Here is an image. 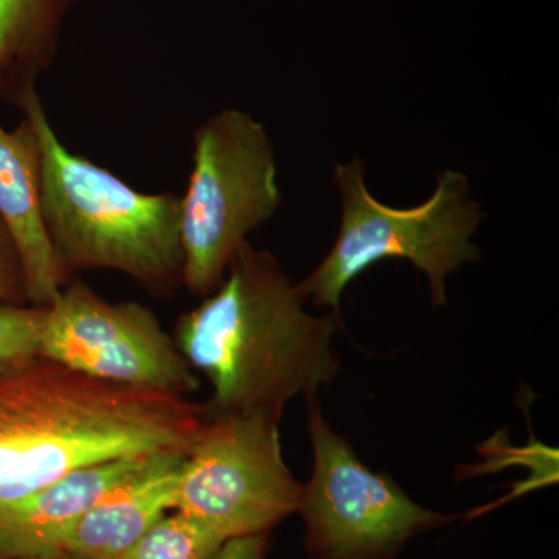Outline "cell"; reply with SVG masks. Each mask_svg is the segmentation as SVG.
<instances>
[{
    "instance_id": "cell-1",
    "label": "cell",
    "mask_w": 559,
    "mask_h": 559,
    "mask_svg": "<svg viewBox=\"0 0 559 559\" xmlns=\"http://www.w3.org/2000/svg\"><path fill=\"white\" fill-rule=\"evenodd\" d=\"M307 297L266 250L246 242L223 283L180 316L175 341L210 382L207 418L282 419L296 396L316 395L341 369L333 349L341 312L314 316Z\"/></svg>"
},
{
    "instance_id": "cell-2",
    "label": "cell",
    "mask_w": 559,
    "mask_h": 559,
    "mask_svg": "<svg viewBox=\"0 0 559 559\" xmlns=\"http://www.w3.org/2000/svg\"><path fill=\"white\" fill-rule=\"evenodd\" d=\"M204 404L86 377L36 356L0 373V502L72 471L160 452H189Z\"/></svg>"
},
{
    "instance_id": "cell-3",
    "label": "cell",
    "mask_w": 559,
    "mask_h": 559,
    "mask_svg": "<svg viewBox=\"0 0 559 559\" xmlns=\"http://www.w3.org/2000/svg\"><path fill=\"white\" fill-rule=\"evenodd\" d=\"M17 100L38 132L44 224L64 271L120 272L160 297L183 286L180 198L142 193L72 153L35 87Z\"/></svg>"
},
{
    "instance_id": "cell-4",
    "label": "cell",
    "mask_w": 559,
    "mask_h": 559,
    "mask_svg": "<svg viewBox=\"0 0 559 559\" xmlns=\"http://www.w3.org/2000/svg\"><path fill=\"white\" fill-rule=\"evenodd\" d=\"M334 183L341 194V226L322 263L299 283L314 307L341 312L342 294L378 261L407 260L426 275L433 307L447 305V277L480 259L471 241L485 218L471 200L469 179L459 171L439 176L428 201L393 209L371 197L364 162L336 164Z\"/></svg>"
},
{
    "instance_id": "cell-5",
    "label": "cell",
    "mask_w": 559,
    "mask_h": 559,
    "mask_svg": "<svg viewBox=\"0 0 559 559\" xmlns=\"http://www.w3.org/2000/svg\"><path fill=\"white\" fill-rule=\"evenodd\" d=\"M280 204L274 145L263 124L238 109L205 120L194 134L193 170L180 197L183 286L210 296Z\"/></svg>"
},
{
    "instance_id": "cell-6",
    "label": "cell",
    "mask_w": 559,
    "mask_h": 559,
    "mask_svg": "<svg viewBox=\"0 0 559 559\" xmlns=\"http://www.w3.org/2000/svg\"><path fill=\"white\" fill-rule=\"evenodd\" d=\"M312 473L299 500L311 559H396L415 536L455 521L409 498L392 477L360 462L352 444L307 396Z\"/></svg>"
},
{
    "instance_id": "cell-7",
    "label": "cell",
    "mask_w": 559,
    "mask_h": 559,
    "mask_svg": "<svg viewBox=\"0 0 559 559\" xmlns=\"http://www.w3.org/2000/svg\"><path fill=\"white\" fill-rule=\"evenodd\" d=\"M278 426L263 414L207 418L180 466L173 510L224 543L271 535L297 513L301 492Z\"/></svg>"
},
{
    "instance_id": "cell-8",
    "label": "cell",
    "mask_w": 559,
    "mask_h": 559,
    "mask_svg": "<svg viewBox=\"0 0 559 559\" xmlns=\"http://www.w3.org/2000/svg\"><path fill=\"white\" fill-rule=\"evenodd\" d=\"M39 356L112 384L190 396L200 378L162 326L138 301L112 304L86 283H68L46 308Z\"/></svg>"
},
{
    "instance_id": "cell-9",
    "label": "cell",
    "mask_w": 559,
    "mask_h": 559,
    "mask_svg": "<svg viewBox=\"0 0 559 559\" xmlns=\"http://www.w3.org/2000/svg\"><path fill=\"white\" fill-rule=\"evenodd\" d=\"M165 454L170 452L84 466L24 498L0 502V558L24 559L60 551L70 530L87 511Z\"/></svg>"
},
{
    "instance_id": "cell-10",
    "label": "cell",
    "mask_w": 559,
    "mask_h": 559,
    "mask_svg": "<svg viewBox=\"0 0 559 559\" xmlns=\"http://www.w3.org/2000/svg\"><path fill=\"white\" fill-rule=\"evenodd\" d=\"M0 219L20 255L25 300L47 308L69 283L44 224L40 146L28 117L14 131L0 124Z\"/></svg>"
},
{
    "instance_id": "cell-11",
    "label": "cell",
    "mask_w": 559,
    "mask_h": 559,
    "mask_svg": "<svg viewBox=\"0 0 559 559\" xmlns=\"http://www.w3.org/2000/svg\"><path fill=\"white\" fill-rule=\"evenodd\" d=\"M186 452L162 455L150 469L120 485L84 514L60 551L76 559H121L157 521L175 509Z\"/></svg>"
},
{
    "instance_id": "cell-12",
    "label": "cell",
    "mask_w": 559,
    "mask_h": 559,
    "mask_svg": "<svg viewBox=\"0 0 559 559\" xmlns=\"http://www.w3.org/2000/svg\"><path fill=\"white\" fill-rule=\"evenodd\" d=\"M75 0H0V76L20 70L25 87L57 55L66 14Z\"/></svg>"
},
{
    "instance_id": "cell-13",
    "label": "cell",
    "mask_w": 559,
    "mask_h": 559,
    "mask_svg": "<svg viewBox=\"0 0 559 559\" xmlns=\"http://www.w3.org/2000/svg\"><path fill=\"white\" fill-rule=\"evenodd\" d=\"M223 544L210 530L173 510L121 559H215Z\"/></svg>"
},
{
    "instance_id": "cell-14",
    "label": "cell",
    "mask_w": 559,
    "mask_h": 559,
    "mask_svg": "<svg viewBox=\"0 0 559 559\" xmlns=\"http://www.w3.org/2000/svg\"><path fill=\"white\" fill-rule=\"evenodd\" d=\"M46 308L0 304V373L39 356Z\"/></svg>"
},
{
    "instance_id": "cell-15",
    "label": "cell",
    "mask_w": 559,
    "mask_h": 559,
    "mask_svg": "<svg viewBox=\"0 0 559 559\" xmlns=\"http://www.w3.org/2000/svg\"><path fill=\"white\" fill-rule=\"evenodd\" d=\"M0 304H27L20 255L2 219H0Z\"/></svg>"
},
{
    "instance_id": "cell-16",
    "label": "cell",
    "mask_w": 559,
    "mask_h": 559,
    "mask_svg": "<svg viewBox=\"0 0 559 559\" xmlns=\"http://www.w3.org/2000/svg\"><path fill=\"white\" fill-rule=\"evenodd\" d=\"M270 535L226 540L215 559H266Z\"/></svg>"
},
{
    "instance_id": "cell-17",
    "label": "cell",
    "mask_w": 559,
    "mask_h": 559,
    "mask_svg": "<svg viewBox=\"0 0 559 559\" xmlns=\"http://www.w3.org/2000/svg\"><path fill=\"white\" fill-rule=\"evenodd\" d=\"M24 559H76L72 555L66 554V551H53V554L40 555V557H32Z\"/></svg>"
},
{
    "instance_id": "cell-18",
    "label": "cell",
    "mask_w": 559,
    "mask_h": 559,
    "mask_svg": "<svg viewBox=\"0 0 559 559\" xmlns=\"http://www.w3.org/2000/svg\"><path fill=\"white\" fill-rule=\"evenodd\" d=\"M0 559H3V558H0Z\"/></svg>"
}]
</instances>
